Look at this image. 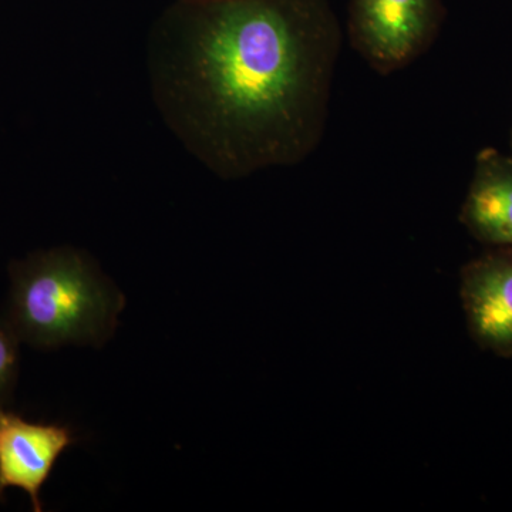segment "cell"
Wrapping results in <instances>:
<instances>
[{
	"mask_svg": "<svg viewBox=\"0 0 512 512\" xmlns=\"http://www.w3.org/2000/svg\"><path fill=\"white\" fill-rule=\"evenodd\" d=\"M340 46L329 0H174L148 39L151 90L187 150L234 180L318 148Z\"/></svg>",
	"mask_w": 512,
	"mask_h": 512,
	"instance_id": "6da1fadb",
	"label": "cell"
},
{
	"mask_svg": "<svg viewBox=\"0 0 512 512\" xmlns=\"http://www.w3.org/2000/svg\"><path fill=\"white\" fill-rule=\"evenodd\" d=\"M5 318L20 343L49 350L101 346L113 335L124 296L92 258L70 247L36 251L9 266Z\"/></svg>",
	"mask_w": 512,
	"mask_h": 512,
	"instance_id": "7a4b0ae2",
	"label": "cell"
},
{
	"mask_svg": "<svg viewBox=\"0 0 512 512\" xmlns=\"http://www.w3.org/2000/svg\"><path fill=\"white\" fill-rule=\"evenodd\" d=\"M446 19L443 0H350V45L389 76L430 49Z\"/></svg>",
	"mask_w": 512,
	"mask_h": 512,
	"instance_id": "3957f363",
	"label": "cell"
},
{
	"mask_svg": "<svg viewBox=\"0 0 512 512\" xmlns=\"http://www.w3.org/2000/svg\"><path fill=\"white\" fill-rule=\"evenodd\" d=\"M468 333L478 348L512 359V247H488L460 272Z\"/></svg>",
	"mask_w": 512,
	"mask_h": 512,
	"instance_id": "277c9868",
	"label": "cell"
},
{
	"mask_svg": "<svg viewBox=\"0 0 512 512\" xmlns=\"http://www.w3.org/2000/svg\"><path fill=\"white\" fill-rule=\"evenodd\" d=\"M74 443L69 427L33 423L0 409V498L8 488H19L29 495L33 511L42 512L40 490Z\"/></svg>",
	"mask_w": 512,
	"mask_h": 512,
	"instance_id": "5b68a950",
	"label": "cell"
},
{
	"mask_svg": "<svg viewBox=\"0 0 512 512\" xmlns=\"http://www.w3.org/2000/svg\"><path fill=\"white\" fill-rule=\"evenodd\" d=\"M460 222L487 247H512V156L493 147L477 154Z\"/></svg>",
	"mask_w": 512,
	"mask_h": 512,
	"instance_id": "8992f818",
	"label": "cell"
},
{
	"mask_svg": "<svg viewBox=\"0 0 512 512\" xmlns=\"http://www.w3.org/2000/svg\"><path fill=\"white\" fill-rule=\"evenodd\" d=\"M20 340L5 315H0V409H8L19 375Z\"/></svg>",
	"mask_w": 512,
	"mask_h": 512,
	"instance_id": "52a82bcc",
	"label": "cell"
},
{
	"mask_svg": "<svg viewBox=\"0 0 512 512\" xmlns=\"http://www.w3.org/2000/svg\"><path fill=\"white\" fill-rule=\"evenodd\" d=\"M511 148H512V136H511Z\"/></svg>",
	"mask_w": 512,
	"mask_h": 512,
	"instance_id": "ba28073f",
	"label": "cell"
}]
</instances>
